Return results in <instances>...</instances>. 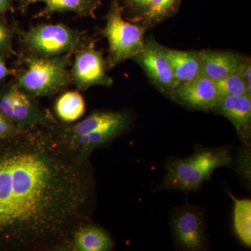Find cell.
<instances>
[{"label": "cell", "instance_id": "6da1fadb", "mask_svg": "<svg viewBox=\"0 0 251 251\" xmlns=\"http://www.w3.org/2000/svg\"><path fill=\"white\" fill-rule=\"evenodd\" d=\"M54 127L2 138L0 239L18 250L67 251L74 232L89 222L88 159L68 148Z\"/></svg>", "mask_w": 251, "mask_h": 251}, {"label": "cell", "instance_id": "7a4b0ae2", "mask_svg": "<svg viewBox=\"0 0 251 251\" xmlns=\"http://www.w3.org/2000/svg\"><path fill=\"white\" fill-rule=\"evenodd\" d=\"M231 149L199 148L192 156L173 160L167 165L163 187L166 189L196 191L210 179L217 168L232 164Z\"/></svg>", "mask_w": 251, "mask_h": 251}, {"label": "cell", "instance_id": "3957f363", "mask_svg": "<svg viewBox=\"0 0 251 251\" xmlns=\"http://www.w3.org/2000/svg\"><path fill=\"white\" fill-rule=\"evenodd\" d=\"M72 55L44 58L29 54L25 58V68L18 74L15 84L36 98L55 95L72 84L69 69Z\"/></svg>", "mask_w": 251, "mask_h": 251}, {"label": "cell", "instance_id": "277c9868", "mask_svg": "<svg viewBox=\"0 0 251 251\" xmlns=\"http://www.w3.org/2000/svg\"><path fill=\"white\" fill-rule=\"evenodd\" d=\"M148 29L141 23L126 21L124 8L112 1L101 34L108 42L107 67L112 69L120 63L133 59L143 48Z\"/></svg>", "mask_w": 251, "mask_h": 251}, {"label": "cell", "instance_id": "5b68a950", "mask_svg": "<svg viewBox=\"0 0 251 251\" xmlns=\"http://www.w3.org/2000/svg\"><path fill=\"white\" fill-rule=\"evenodd\" d=\"M21 36L29 54L44 58L74 54L88 42L85 32L62 23L39 25Z\"/></svg>", "mask_w": 251, "mask_h": 251}, {"label": "cell", "instance_id": "8992f818", "mask_svg": "<svg viewBox=\"0 0 251 251\" xmlns=\"http://www.w3.org/2000/svg\"><path fill=\"white\" fill-rule=\"evenodd\" d=\"M0 112L19 130L36 126L52 128L59 124L41 107L36 97L21 90L15 82L0 91Z\"/></svg>", "mask_w": 251, "mask_h": 251}, {"label": "cell", "instance_id": "52a82bcc", "mask_svg": "<svg viewBox=\"0 0 251 251\" xmlns=\"http://www.w3.org/2000/svg\"><path fill=\"white\" fill-rule=\"evenodd\" d=\"M74 54L70 76L77 90L85 92L93 86L111 87L113 79L107 74L106 60L102 52L94 48L93 41H88Z\"/></svg>", "mask_w": 251, "mask_h": 251}, {"label": "cell", "instance_id": "ba28073f", "mask_svg": "<svg viewBox=\"0 0 251 251\" xmlns=\"http://www.w3.org/2000/svg\"><path fill=\"white\" fill-rule=\"evenodd\" d=\"M133 59L143 68L149 79L161 93L168 96L176 88L166 47L160 45L153 38L145 39L143 48Z\"/></svg>", "mask_w": 251, "mask_h": 251}, {"label": "cell", "instance_id": "9c48e42d", "mask_svg": "<svg viewBox=\"0 0 251 251\" xmlns=\"http://www.w3.org/2000/svg\"><path fill=\"white\" fill-rule=\"evenodd\" d=\"M130 125L131 117L126 112L97 110L74 125L58 124L54 129L62 139H69L101 130H113L122 134Z\"/></svg>", "mask_w": 251, "mask_h": 251}, {"label": "cell", "instance_id": "30bf717a", "mask_svg": "<svg viewBox=\"0 0 251 251\" xmlns=\"http://www.w3.org/2000/svg\"><path fill=\"white\" fill-rule=\"evenodd\" d=\"M204 223L202 213L198 208L186 206L177 209L172 219L176 244L184 250H203L206 239Z\"/></svg>", "mask_w": 251, "mask_h": 251}, {"label": "cell", "instance_id": "8fae6325", "mask_svg": "<svg viewBox=\"0 0 251 251\" xmlns=\"http://www.w3.org/2000/svg\"><path fill=\"white\" fill-rule=\"evenodd\" d=\"M168 97L186 108L204 112L212 111L219 99L215 82L202 74L177 86Z\"/></svg>", "mask_w": 251, "mask_h": 251}, {"label": "cell", "instance_id": "7c38bea8", "mask_svg": "<svg viewBox=\"0 0 251 251\" xmlns=\"http://www.w3.org/2000/svg\"><path fill=\"white\" fill-rule=\"evenodd\" d=\"M213 112L227 118L233 125L238 135L246 145L251 137V99L249 97H224L219 98Z\"/></svg>", "mask_w": 251, "mask_h": 251}, {"label": "cell", "instance_id": "4fadbf2b", "mask_svg": "<svg viewBox=\"0 0 251 251\" xmlns=\"http://www.w3.org/2000/svg\"><path fill=\"white\" fill-rule=\"evenodd\" d=\"M201 74L214 81L241 73L247 57L227 51L203 50L199 52Z\"/></svg>", "mask_w": 251, "mask_h": 251}, {"label": "cell", "instance_id": "5bb4252c", "mask_svg": "<svg viewBox=\"0 0 251 251\" xmlns=\"http://www.w3.org/2000/svg\"><path fill=\"white\" fill-rule=\"evenodd\" d=\"M39 2L44 4V8L36 15V18L49 17L56 13L73 12L95 19L96 11L100 5L99 0H21V6L25 9Z\"/></svg>", "mask_w": 251, "mask_h": 251}, {"label": "cell", "instance_id": "9a60e30c", "mask_svg": "<svg viewBox=\"0 0 251 251\" xmlns=\"http://www.w3.org/2000/svg\"><path fill=\"white\" fill-rule=\"evenodd\" d=\"M112 249L113 242L108 232L87 222L80 226L73 234L67 251H109Z\"/></svg>", "mask_w": 251, "mask_h": 251}, {"label": "cell", "instance_id": "2e32d148", "mask_svg": "<svg viewBox=\"0 0 251 251\" xmlns=\"http://www.w3.org/2000/svg\"><path fill=\"white\" fill-rule=\"evenodd\" d=\"M166 52L173 68L176 87L201 75L199 52L178 50L166 47Z\"/></svg>", "mask_w": 251, "mask_h": 251}, {"label": "cell", "instance_id": "e0dca14e", "mask_svg": "<svg viewBox=\"0 0 251 251\" xmlns=\"http://www.w3.org/2000/svg\"><path fill=\"white\" fill-rule=\"evenodd\" d=\"M85 110V99L79 91H69L61 94L54 105L56 116L64 124L76 122L83 116Z\"/></svg>", "mask_w": 251, "mask_h": 251}, {"label": "cell", "instance_id": "ac0fdd59", "mask_svg": "<svg viewBox=\"0 0 251 251\" xmlns=\"http://www.w3.org/2000/svg\"><path fill=\"white\" fill-rule=\"evenodd\" d=\"M234 202L233 224L237 237L247 247L251 246V201L237 199L229 194Z\"/></svg>", "mask_w": 251, "mask_h": 251}, {"label": "cell", "instance_id": "d6986e66", "mask_svg": "<svg viewBox=\"0 0 251 251\" xmlns=\"http://www.w3.org/2000/svg\"><path fill=\"white\" fill-rule=\"evenodd\" d=\"M179 2L180 0H151L148 11L136 23L147 28L153 27L175 14Z\"/></svg>", "mask_w": 251, "mask_h": 251}, {"label": "cell", "instance_id": "ffe728a7", "mask_svg": "<svg viewBox=\"0 0 251 251\" xmlns=\"http://www.w3.org/2000/svg\"><path fill=\"white\" fill-rule=\"evenodd\" d=\"M219 98L224 97H249L247 92V85L240 73L229 75L228 76L216 81Z\"/></svg>", "mask_w": 251, "mask_h": 251}, {"label": "cell", "instance_id": "44dd1931", "mask_svg": "<svg viewBox=\"0 0 251 251\" xmlns=\"http://www.w3.org/2000/svg\"><path fill=\"white\" fill-rule=\"evenodd\" d=\"M0 53L4 57L15 55L13 49V34L11 29L0 19Z\"/></svg>", "mask_w": 251, "mask_h": 251}, {"label": "cell", "instance_id": "7402d4cb", "mask_svg": "<svg viewBox=\"0 0 251 251\" xmlns=\"http://www.w3.org/2000/svg\"><path fill=\"white\" fill-rule=\"evenodd\" d=\"M123 1L125 7L134 14L129 21L136 23L148 11L151 0H123Z\"/></svg>", "mask_w": 251, "mask_h": 251}, {"label": "cell", "instance_id": "603a6c76", "mask_svg": "<svg viewBox=\"0 0 251 251\" xmlns=\"http://www.w3.org/2000/svg\"><path fill=\"white\" fill-rule=\"evenodd\" d=\"M20 130L9 119L0 112V139L17 133Z\"/></svg>", "mask_w": 251, "mask_h": 251}, {"label": "cell", "instance_id": "cb8c5ba5", "mask_svg": "<svg viewBox=\"0 0 251 251\" xmlns=\"http://www.w3.org/2000/svg\"><path fill=\"white\" fill-rule=\"evenodd\" d=\"M15 72L12 69H10L4 61V57L0 53V82H2L8 77L14 75Z\"/></svg>", "mask_w": 251, "mask_h": 251}, {"label": "cell", "instance_id": "d4e9b609", "mask_svg": "<svg viewBox=\"0 0 251 251\" xmlns=\"http://www.w3.org/2000/svg\"><path fill=\"white\" fill-rule=\"evenodd\" d=\"M247 85H251V59H248L247 63L240 73Z\"/></svg>", "mask_w": 251, "mask_h": 251}, {"label": "cell", "instance_id": "484cf974", "mask_svg": "<svg viewBox=\"0 0 251 251\" xmlns=\"http://www.w3.org/2000/svg\"><path fill=\"white\" fill-rule=\"evenodd\" d=\"M11 9L12 5L11 0H0V15L4 14Z\"/></svg>", "mask_w": 251, "mask_h": 251}]
</instances>
